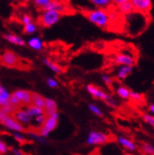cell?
<instances>
[{"label": "cell", "instance_id": "obj_1", "mask_svg": "<svg viewBox=\"0 0 154 155\" xmlns=\"http://www.w3.org/2000/svg\"><path fill=\"white\" fill-rule=\"evenodd\" d=\"M124 29L127 34L135 36L141 34L149 25V15L134 11L124 16Z\"/></svg>", "mask_w": 154, "mask_h": 155}, {"label": "cell", "instance_id": "obj_2", "mask_svg": "<svg viewBox=\"0 0 154 155\" xmlns=\"http://www.w3.org/2000/svg\"><path fill=\"white\" fill-rule=\"evenodd\" d=\"M84 14L89 22L100 28H107L112 22L111 12H109L107 9L89 10Z\"/></svg>", "mask_w": 154, "mask_h": 155}, {"label": "cell", "instance_id": "obj_3", "mask_svg": "<svg viewBox=\"0 0 154 155\" xmlns=\"http://www.w3.org/2000/svg\"><path fill=\"white\" fill-rule=\"evenodd\" d=\"M13 117L26 130H30L32 129L33 119L35 116L28 111V107H21L19 110H17L13 114Z\"/></svg>", "mask_w": 154, "mask_h": 155}, {"label": "cell", "instance_id": "obj_4", "mask_svg": "<svg viewBox=\"0 0 154 155\" xmlns=\"http://www.w3.org/2000/svg\"><path fill=\"white\" fill-rule=\"evenodd\" d=\"M86 90L88 92V94H90V96L93 97L94 98L100 99L105 103H107L108 105H110L111 107H116V104H115V101L113 99V97L104 90L96 86V85L88 84L86 86Z\"/></svg>", "mask_w": 154, "mask_h": 155}, {"label": "cell", "instance_id": "obj_5", "mask_svg": "<svg viewBox=\"0 0 154 155\" xmlns=\"http://www.w3.org/2000/svg\"><path fill=\"white\" fill-rule=\"evenodd\" d=\"M59 119H60V114L58 112L48 116L44 123L43 124V126L40 128V130H38L37 133L39 134L42 137L47 138L52 133V131L57 128L58 123H59Z\"/></svg>", "mask_w": 154, "mask_h": 155}, {"label": "cell", "instance_id": "obj_6", "mask_svg": "<svg viewBox=\"0 0 154 155\" xmlns=\"http://www.w3.org/2000/svg\"><path fill=\"white\" fill-rule=\"evenodd\" d=\"M61 18V14L54 11H44L42 12L39 18L38 24L44 28H51L60 21Z\"/></svg>", "mask_w": 154, "mask_h": 155}, {"label": "cell", "instance_id": "obj_7", "mask_svg": "<svg viewBox=\"0 0 154 155\" xmlns=\"http://www.w3.org/2000/svg\"><path fill=\"white\" fill-rule=\"evenodd\" d=\"M111 136L99 130H91L87 135L86 144L88 146H101L111 142Z\"/></svg>", "mask_w": 154, "mask_h": 155}, {"label": "cell", "instance_id": "obj_8", "mask_svg": "<svg viewBox=\"0 0 154 155\" xmlns=\"http://www.w3.org/2000/svg\"><path fill=\"white\" fill-rule=\"evenodd\" d=\"M0 124L14 133H24L26 130V129L13 117V115L6 114L2 111H0Z\"/></svg>", "mask_w": 154, "mask_h": 155}, {"label": "cell", "instance_id": "obj_9", "mask_svg": "<svg viewBox=\"0 0 154 155\" xmlns=\"http://www.w3.org/2000/svg\"><path fill=\"white\" fill-rule=\"evenodd\" d=\"M113 61L115 64L118 66L120 65H127V66H134L136 64V59L132 53L129 52H119L114 54L113 57Z\"/></svg>", "mask_w": 154, "mask_h": 155}, {"label": "cell", "instance_id": "obj_10", "mask_svg": "<svg viewBox=\"0 0 154 155\" xmlns=\"http://www.w3.org/2000/svg\"><path fill=\"white\" fill-rule=\"evenodd\" d=\"M0 63L8 67H19L21 65V59L11 50L5 51L0 57Z\"/></svg>", "mask_w": 154, "mask_h": 155}, {"label": "cell", "instance_id": "obj_11", "mask_svg": "<svg viewBox=\"0 0 154 155\" xmlns=\"http://www.w3.org/2000/svg\"><path fill=\"white\" fill-rule=\"evenodd\" d=\"M12 94L18 98L20 103L22 104V107L30 106L32 103V92H29L28 90L24 89H18L14 91Z\"/></svg>", "mask_w": 154, "mask_h": 155}, {"label": "cell", "instance_id": "obj_12", "mask_svg": "<svg viewBox=\"0 0 154 155\" xmlns=\"http://www.w3.org/2000/svg\"><path fill=\"white\" fill-rule=\"evenodd\" d=\"M113 3L116 6V12L123 14L124 16L134 12L132 1L129 0H115Z\"/></svg>", "mask_w": 154, "mask_h": 155}, {"label": "cell", "instance_id": "obj_13", "mask_svg": "<svg viewBox=\"0 0 154 155\" xmlns=\"http://www.w3.org/2000/svg\"><path fill=\"white\" fill-rule=\"evenodd\" d=\"M134 11L144 14H149L152 8L151 0H130Z\"/></svg>", "mask_w": 154, "mask_h": 155}, {"label": "cell", "instance_id": "obj_14", "mask_svg": "<svg viewBox=\"0 0 154 155\" xmlns=\"http://www.w3.org/2000/svg\"><path fill=\"white\" fill-rule=\"evenodd\" d=\"M116 141L123 149H125L126 150H128L129 152H135L138 150V147H137L136 143L127 136L119 135L116 138Z\"/></svg>", "mask_w": 154, "mask_h": 155}, {"label": "cell", "instance_id": "obj_15", "mask_svg": "<svg viewBox=\"0 0 154 155\" xmlns=\"http://www.w3.org/2000/svg\"><path fill=\"white\" fill-rule=\"evenodd\" d=\"M133 66H127V65H120L117 67V69L115 70V77L116 79L123 81L127 79V78L133 73Z\"/></svg>", "mask_w": 154, "mask_h": 155}, {"label": "cell", "instance_id": "obj_16", "mask_svg": "<svg viewBox=\"0 0 154 155\" xmlns=\"http://www.w3.org/2000/svg\"><path fill=\"white\" fill-rule=\"evenodd\" d=\"M66 5L64 4L63 2H60V1H52L50 0L49 4L45 7V9L43 11H54V12H57L59 13H61L63 15L65 12H66Z\"/></svg>", "mask_w": 154, "mask_h": 155}, {"label": "cell", "instance_id": "obj_17", "mask_svg": "<svg viewBox=\"0 0 154 155\" xmlns=\"http://www.w3.org/2000/svg\"><path fill=\"white\" fill-rule=\"evenodd\" d=\"M58 112V106L56 101L53 98L45 97V106H44V113L48 116L55 114Z\"/></svg>", "mask_w": 154, "mask_h": 155}, {"label": "cell", "instance_id": "obj_18", "mask_svg": "<svg viewBox=\"0 0 154 155\" xmlns=\"http://www.w3.org/2000/svg\"><path fill=\"white\" fill-rule=\"evenodd\" d=\"M4 38L6 39V41H8V42L12 44V45H20V46H25L26 45L25 40H24V39H22L18 35H15V34H6L4 36Z\"/></svg>", "mask_w": 154, "mask_h": 155}, {"label": "cell", "instance_id": "obj_19", "mask_svg": "<svg viewBox=\"0 0 154 155\" xmlns=\"http://www.w3.org/2000/svg\"><path fill=\"white\" fill-rule=\"evenodd\" d=\"M28 45L34 50H42L44 48V43L39 37H32L28 41Z\"/></svg>", "mask_w": 154, "mask_h": 155}, {"label": "cell", "instance_id": "obj_20", "mask_svg": "<svg viewBox=\"0 0 154 155\" xmlns=\"http://www.w3.org/2000/svg\"><path fill=\"white\" fill-rule=\"evenodd\" d=\"M31 105L44 110L45 97H44L40 94H37V93H32V103H31Z\"/></svg>", "mask_w": 154, "mask_h": 155}, {"label": "cell", "instance_id": "obj_21", "mask_svg": "<svg viewBox=\"0 0 154 155\" xmlns=\"http://www.w3.org/2000/svg\"><path fill=\"white\" fill-rule=\"evenodd\" d=\"M130 91L128 87L124 86V85H119L118 87L115 89V94H116L121 99H129V95H130Z\"/></svg>", "mask_w": 154, "mask_h": 155}, {"label": "cell", "instance_id": "obj_22", "mask_svg": "<svg viewBox=\"0 0 154 155\" xmlns=\"http://www.w3.org/2000/svg\"><path fill=\"white\" fill-rule=\"evenodd\" d=\"M43 63L47 65L50 69V70H52L54 73H56V74H61V73H63V68H61L60 65H58L57 64L54 63V61H50L49 59L44 58L43 59Z\"/></svg>", "mask_w": 154, "mask_h": 155}, {"label": "cell", "instance_id": "obj_23", "mask_svg": "<svg viewBox=\"0 0 154 155\" xmlns=\"http://www.w3.org/2000/svg\"><path fill=\"white\" fill-rule=\"evenodd\" d=\"M10 97L11 94L8 92L1 84H0V106L4 104H7L10 101Z\"/></svg>", "mask_w": 154, "mask_h": 155}, {"label": "cell", "instance_id": "obj_24", "mask_svg": "<svg viewBox=\"0 0 154 155\" xmlns=\"http://www.w3.org/2000/svg\"><path fill=\"white\" fill-rule=\"evenodd\" d=\"M94 6L97 7V9H105L110 7L113 4V1L111 0H91L90 1Z\"/></svg>", "mask_w": 154, "mask_h": 155}, {"label": "cell", "instance_id": "obj_25", "mask_svg": "<svg viewBox=\"0 0 154 155\" xmlns=\"http://www.w3.org/2000/svg\"><path fill=\"white\" fill-rule=\"evenodd\" d=\"M141 150L145 154H147V155H154V145H152L149 142L142 143Z\"/></svg>", "mask_w": 154, "mask_h": 155}, {"label": "cell", "instance_id": "obj_26", "mask_svg": "<svg viewBox=\"0 0 154 155\" xmlns=\"http://www.w3.org/2000/svg\"><path fill=\"white\" fill-rule=\"evenodd\" d=\"M88 108L89 110L92 114H94L95 115H97V117H102L103 116V112L102 110L99 108L97 104H94V103H90L88 105Z\"/></svg>", "mask_w": 154, "mask_h": 155}, {"label": "cell", "instance_id": "obj_27", "mask_svg": "<svg viewBox=\"0 0 154 155\" xmlns=\"http://www.w3.org/2000/svg\"><path fill=\"white\" fill-rule=\"evenodd\" d=\"M36 30H37V24L34 22L24 26V28H23V31L26 34H33L34 32H36Z\"/></svg>", "mask_w": 154, "mask_h": 155}, {"label": "cell", "instance_id": "obj_28", "mask_svg": "<svg viewBox=\"0 0 154 155\" xmlns=\"http://www.w3.org/2000/svg\"><path fill=\"white\" fill-rule=\"evenodd\" d=\"M28 134L29 136L31 137L32 139H34V140L38 141V142H40V143H47V139L42 137L39 134L37 133V131L35 130H28Z\"/></svg>", "mask_w": 154, "mask_h": 155}, {"label": "cell", "instance_id": "obj_29", "mask_svg": "<svg viewBox=\"0 0 154 155\" xmlns=\"http://www.w3.org/2000/svg\"><path fill=\"white\" fill-rule=\"evenodd\" d=\"M49 2H50V0H35V1H33L36 8L39 9L41 12L45 9V7L49 4Z\"/></svg>", "mask_w": 154, "mask_h": 155}, {"label": "cell", "instance_id": "obj_30", "mask_svg": "<svg viewBox=\"0 0 154 155\" xmlns=\"http://www.w3.org/2000/svg\"><path fill=\"white\" fill-rule=\"evenodd\" d=\"M142 118L148 125L154 128V116L153 115L149 114V113H145V114H142Z\"/></svg>", "mask_w": 154, "mask_h": 155}, {"label": "cell", "instance_id": "obj_31", "mask_svg": "<svg viewBox=\"0 0 154 155\" xmlns=\"http://www.w3.org/2000/svg\"><path fill=\"white\" fill-rule=\"evenodd\" d=\"M144 96L143 94L139 92H136V91H130V95H129V99L133 100V101H136V102H139L143 99Z\"/></svg>", "mask_w": 154, "mask_h": 155}, {"label": "cell", "instance_id": "obj_32", "mask_svg": "<svg viewBox=\"0 0 154 155\" xmlns=\"http://www.w3.org/2000/svg\"><path fill=\"white\" fill-rule=\"evenodd\" d=\"M101 79L102 81L104 82L105 85H107L108 87H112L113 86V78L110 75H107V74H102L101 76Z\"/></svg>", "mask_w": 154, "mask_h": 155}, {"label": "cell", "instance_id": "obj_33", "mask_svg": "<svg viewBox=\"0 0 154 155\" xmlns=\"http://www.w3.org/2000/svg\"><path fill=\"white\" fill-rule=\"evenodd\" d=\"M13 137H14L15 140H16L17 142H19L20 144H22V145L27 143V139H26V137L24 135H23V133H14Z\"/></svg>", "mask_w": 154, "mask_h": 155}, {"label": "cell", "instance_id": "obj_34", "mask_svg": "<svg viewBox=\"0 0 154 155\" xmlns=\"http://www.w3.org/2000/svg\"><path fill=\"white\" fill-rule=\"evenodd\" d=\"M47 84H48V86L49 88H53V89H55L59 86V82L57 80H55L54 78H48V80H47Z\"/></svg>", "mask_w": 154, "mask_h": 155}, {"label": "cell", "instance_id": "obj_35", "mask_svg": "<svg viewBox=\"0 0 154 155\" xmlns=\"http://www.w3.org/2000/svg\"><path fill=\"white\" fill-rule=\"evenodd\" d=\"M10 103L12 104L13 106L17 107V108H21L22 107V104L20 103V101L18 100V98L15 97L13 94H11V97H10Z\"/></svg>", "mask_w": 154, "mask_h": 155}, {"label": "cell", "instance_id": "obj_36", "mask_svg": "<svg viewBox=\"0 0 154 155\" xmlns=\"http://www.w3.org/2000/svg\"><path fill=\"white\" fill-rule=\"evenodd\" d=\"M22 23L25 26L30 24V23H32V17L30 16L29 14H24V15H23V17H22Z\"/></svg>", "mask_w": 154, "mask_h": 155}, {"label": "cell", "instance_id": "obj_37", "mask_svg": "<svg viewBox=\"0 0 154 155\" xmlns=\"http://www.w3.org/2000/svg\"><path fill=\"white\" fill-rule=\"evenodd\" d=\"M8 150H9V149H8V146L0 139V153L1 154H6L8 152Z\"/></svg>", "mask_w": 154, "mask_h": 155}, {"label": "cell", "instance_id": "obj_38", "mask_svg": "<svg viewBox=\"0 0 154 155\" xmlns=\"http://www.w3.org/2000/svg\"><path fill=\"white\" fill-rule=\"evenodd\" d=\"M11 151L12 152V154H13V155H25V153L23 152L22 150H17V149H14V148L11 149Z\"/></svg>", "mask_w": 154, "mask_h": 155}, {"label": "cell", "instance_id": "obj_39", "mask_svg": "<svg viewBox=\"0 0 154 155\" xmlns=\"http://www.w3.org/2000/svg\"><path fill=\"white\" fill-rule=\"evenodd\" d=\"M148 111H149V114L153 115L154 116V103H151L149 104V108H148Z\"/></svg>", "mask_w": 154, "mask_h": 155}, {"label": "cell", "instance_id": "obj_40", "mask_svg": "<svg viewBox=\"0 0 154 155\" xmlns=\"http://www.w3.org/2000/svg\"><path fill=\"white\" fill-rule=\"evenodd\" d=\"M133 155H136V154H133Z\"/></svg>", "mask_w": 154, "mask_h": 155}]
</instances>
